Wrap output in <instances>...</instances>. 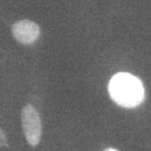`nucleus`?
Wrapping results in <instances>:
<instances>
[{
	"instance_id": "obj_1",
	"label": "nucleus",
	"mask_w": 151,
	"mask_h": 151,
	"mask_svg": "<svg viewBox=\"0 0 151 151\" xmlns=\"http://www.w3.org/2000/svg\"><path fill=\"white\" fill-rule=\"evenodd\" d=\"M108 91L113 100L124 108H134L145 97V89L139 78L129 73H118L108 85Z\"/></svg>"
},
{
	"instance_id": "obj_2",
	"label": "nucleus",
	"mask_w": 151,
	"mask_h": 151,
	"mask_svg": "<svg viewBox=\"0 0 151 151\" xmlns=\"http://www.w3.org/2000/svg\"><path fill=\"white\" fill-rule=\"evenodd\" d=\"M22 128L26 140L32 147L40 144L42 135V124L40 113L30 104L24 106L21 111Z\"/></svg>"
},
{
	"instance_id": "obj_3",
	"label": "nucleus",
	"mask_w": 151,
	"mask_h": 151,
	"mask_svg": "<svg viewBox=\"0 0 151 151\" xmlns=\"http://www.w3.org/2000/svg\"><path fill=\"white\" fill-rule=\"evenodd\" d=\"M11 31L18 42L27 45L33 44L39 38L40 29L35 22L29 19H22L15 22L12 25Z\"/></svg>"
},
{
	"instance_id": "obj_4",
	"label": "nucleus",
	"mask_w": 151,
	"mask_h": 151,
	"mask_svg": "<svg viewBox=\"0 0 151 151\" xmlns=\"http://www.w3.org/2000/svg\"><path fill=\"white\" fill-rule=\"evenodd\" d=\"M8 146V139L3 130L0 129V148Z\"/></svg>"
},
{
	"instance_id": "obj_5",
	"label": "nucleus",
	"mask_w": 151,
	"mask_h": 151,
	"mask_svg": "<svg viewBox=\"0 0 151 151\" xmlns=\"http://www.w3.org/2000/svg\"><path fill=\"white\" fill-rule=\"evenodd\" d=\"M104 151H118L117 150H115V149H113V148H108L107 150H105Z\"/></svg>"
}]
</instances>
